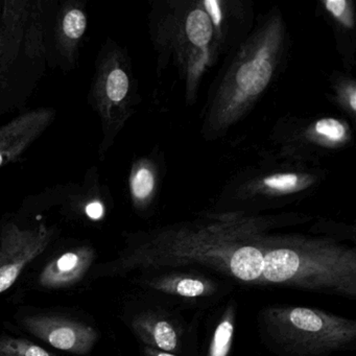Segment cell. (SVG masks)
Returning a JSON list of instances; mask_svg holds the SVG:
<instances>
[{
    "label": "cell",
    "instance_id": "6da1fadb",
    "mask_svg": "<svg viewBox=\"0 0 356 356\" xmlns=\"http://www.w3.org/2000/svg\"><path fill=\"white\" fill-rule=\"evenodd\" d=\"M266 316L275 337L303 353L339 348L355 337V324L351 321L310 308H277Z\"/></svg>",
    "mask_w": 356,
    "mask_h": 356
},
{
    "label": "cell",
    "instance_id": "7a4b0ae2",
    "mask_svg": "<svg viewBox=\"0 0 356 356\" xmlns=\"http://www.w3.org/2000/svg\"><path fill=\"white\" fill-rule=\"evenodd\" d=\"M354 261L339 255H310L282 248L264 254L261 279L272 283L339 284V280L347 283L350 274L354 276Z\"/></svg>",
    "mask_w": 356,
    "mask_h": 356
},
{
    "label": "cell",
    "instance_id": "3957f363",
    "mask_svg": "<svg viewBox=\"0 0 356 356\" xmlns=\"http://www.w3.org/2000/svg\"><path fill=\"white\" fill-rule=\"evenodd\" d=\"M24 328L51 347L62 351L84 355L97 341V332L84 323L49 314L28 316L22 320Z\"/></svg>",
    "mask_w": 356,
    "mask_h": 356
},
{
    "label": "cell",
    "instance_id": "277c9868",
    "mask_svg": "<svg viewBox=\"0 0 356 356\" xmlns=\"http://www.w3.org/2000/svg\"><path fill=\"white\" fill-rule=\"evenodd\" d=\"M49 243L47 233L9 230L0 245V293L12 287L24 268Z\"/></svg>",
    "mask_w": 356,
    "mask_h": 356
},
{
    "label": "cell",
    "instance_id": "5b68a950",
    "mask_svg": "<svg viewBox=\"0 0 356 356\" xmlns=\"http://www.w3.org/2000/svg\"><path fill=\"white\" fill-rule=\"evenodd\" d=\"M95 251L83 247L66 252L45 266L39 275L41 286L49 289H61L80 282L95 260Z\"/></svg>",
    "mask_w": 356,
    "mask_h": 356
},
{
    "label": "cell",
    "instance_id": "8992f818",
    "mask_svg": "<svg viewBox=\"0 0 356 356\" xmlns=\"http://www.w3.org/2000/svg\"><path fill=\"white\" fill-rule=\"evenodd\" d=\"M272 72V64L266 58H256L239 68L236 74L237 86L243 95L255 97L264 90Z\"/></svg>",
    "mask_w": 356,
    "mask_h": 356
},
{
    "label": "cell",
    "instance_id": "52a82bcc",
    "mask_svg": "<svg viewBox=\"0 0 356 356\" xmlns=\"http://www.w3.org/2000/svg\"><path fill=\"white\" fill-rule=\"evenodd\" d=\"M137 331L145 335L149 333L154 343L164 351H172L178 345V335L168 321H157L149 325L143 320L135 323Z\"/></svg>",
    "mask_w": 356,
    "mask_h": 356
},
{
    "label": "cell",
    "instance_id": "ba28073f",
    "mask_svg": "<svg viewBox=\"0 0 356 356\" xmlns=\"http://www.w3.org/2000/svg\"><path fill=\"white\" fill-rule=\"evenodd\" d=\"M186 33L189 40L195 47H206L212 37V24L209 16L202 10L191 12L186 20Z\"/></svg>",
    "mask_w": 356,
    "mask_h": 356
},
{
    "label": "cell",
    "instance_id": "9c48e42d",
    "mask_svg": "<svg viewBox=\"0 0 356 356\" xmlns=\"http://www.w3.org/2000/svg\"><path fill=\"white\" fill-rule=\"evenodd\" d=\"M0 356H57L32 341L19 337H0Z\"/></svg>",
    "mask_w": 356,
    "mask_h": 356
},
{
    "label": "cell",
    "instance_id": "30bf717a",
    "mask_svg": "<svg viewBox=\"0 0 356 356\" xmlns=\"http://www.w3.org/2000/svg\"><path fill=\"white\" fill-rule=\"evenodd\" d=\"M233 325L229 320L222 321L212 339L209 356H227L232 343Z\"/></svg>",
    "mask_w": 356,
    "mask_h": 356
},
{
    "label": "cell",
    "instance_id": "8fae6325",
    "mask_svg": "<svg viewBox=\"0 0 356 356\" xmlns=\"http://www.w3.org/2000/svg\"><path fill=\"white\" fill-rule=\"evenodd\" d=\"M107 95L112 102L122 101L129 90V79L124 70L116 68L110 72L107 79Z\"/></svg>",
    "mask_w": 356,
    "mask_h": 356
},
{
    "label": "cell",
    "instance_id": "7c38bea8",
    "mask_svg": "<svg viewBox=\"0 0 356 356\" xmlns=\"http://www.w3.org/2000/svg\"><path fill=\"white\" fill-rule=\"evenodd\" d=\"M155 185L153 174L147 168L137 170L132 179V193L138 200H143L151 195Z\"/></svg>",
    "mask_w": 356,
    "mask_h": 356
},
{
    "label": "cell",
    "instance_id": "4fadbf2b",
    "mask_svg": "<svg viewBox=\"0 0 356 356\" xmlns=\"http://www.w3.org/2000/svg\"><path fill=\"white\" fill-rule=\"evenodd\" d=\"M63 30L66 36L79 39L86 30V17L80 10H72L64 18Z\"/></svg>",
    "mask_w": 356,
    "mask_h": 356
},
{
    "label": "cell",
    "instance_id": "5bb4252c",
    "mask_svg": "<svg viewBox=\"0 0 356 356\" xmlns=\"http://www.w3.org/2000/svg\"><path fill=\"white\" fill-rule=\"evenodd\" d=\"M316 131L321 136L326 137L331 141H341L346 135L343 124L332 118H326L316 122Z\"/></svg>",
    "mask_w": 356,
    "mask_h": 356
},
{
    "label": "cell",
    "instance_id": "9a60e30c",
    "mask_svg": "<svg viewBox=\"0 0 356 356\" xmlns=\"http://www.w3.org/2000/svg\"><path fill=\"white\" fill-rule=\"evenodd\" d=\"M205 283L200 279L183 278L176 283L175 291L178 295L186 298H195L206 293Z\"/></svg>",
    "mask_w": 356,
    "mask_h": 356
},
{
    "label": "cell",
    "instance_id": "2e32d148",
    "mask_svg": "<svg viewBox=\"0 0 356 356\" xmlns=\"http://www.w3.org/2000/svg\"><path fill=\"white\" fill-rule=\"evenodd\" d=\"M299 183V179L296 175H277L268 177L264 180L266 186L280 191H289L295 188Z\"/></svg>",
    "mask_w": 356,
    "mask_h": 356
},
{
    "label": "cell",
    "instance_id": "e0dca14e",
    "mask_svg": "<svg viewBox=\"0 0 356 356\" xmlns=\"http://www.w3.org/2000/svg\"><path fill=\"white\" fill-rule=\"evenodd\" d=\"M327 10L335 17L339 18L345 12L347 3L345 0H329L326 3Z\"/></svg>",
    "mask_w": 356,
    "mask_h": 356
},
{
    "label": "cell",
    "instance_id": "ac0fdd59",
    "mask_svg": "<svg viewBox=\"0 0 356 356\" xmlns=\"http://www.w3.org/2000/svg\"><path fill=\"white\" fill-rule=\"evenodd\" d=\"M86 213L92 220H99L104 216V206L99 202H92L86 207Z\"/></svg>",
    "mask_w": 356,
    "mask_h": 356
},
{
    "label": "cell",
    "instance_id": "d6986e66",
    "mask_svg": "<svg viewBox=\"0 0 356 356\" xmlns=\"http://www.w3.org/2000/svg\"><path fill=\"white\" fill-rule=\"evenodd\" d=\"M205 6L206 8H207L208 12H209L210 16H211L212 19H213L214 24L218 26V24H220V20H222V13H220L218 1L207 0V1H205Z\"/></svg>",
    "mask_w": 356,
    "mask_h": 356
},
{
    "label": "cell",
    "instance_id": "ffe728a7",
    "mask_svg": "<svg viewBox=\"0 0 356 356\" xmlns=\"http://www.w3.org/2000/svg\"><path fill=\"white\" fill-rule=\"evenodd\" d=\"M350 105H351L352 110L355 111L356 110V97H355V91H352L351 93V99H350Z\"/></svg>",
    "mask_w": 356,
    "mask_h": 356
},
{
    "label": "cell",
    "instance_id": "44dd1931",
    "mask_svg": "<svg viewBox=\"0 0 356 356\" xmlns=\"http://www.w3.org/2000/svg\"><path fill=\"white\" fill-rule=\"evenodd\" d=\"M156 356H176L174 354L166 353V352H158L156 353Z\"/></svg>",
    "mask_w": 356,
    "mask_h": 356
}]
</instances>
